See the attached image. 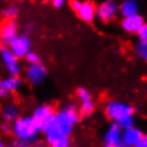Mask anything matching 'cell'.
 I'll use <instances>...</instances> for the list:
<instances>
[{
    "instance_id": "obj_1",
    "label": "cell",
    "mask_w": 147,
    "mask_h": 147,
    "mask_svg": "<svg viewBox=\"0 0 147 147\" xmlns=\"http://www.w3.org/2000/svg\"><path fill=\"white\" fill-rule=\"evenodd\" d=\"M79 120H80L79 110L75 105L71 104L64 109L59 110V111H55L50 125L54 126L59 132H61L62 135L70 136L74 131V127L79 122Z\"/></svg>"
},
{
    "instance_id": "obj_31",
    "label": "cell",
    "mask_w": 147,
    "mask_h": 147,
    "mask_svg": "<svg viewBox=\"0 0 147 147\" xmlns=\"http://www.w3.org/2000/svg\"><path fill=\"white\" fill-rule=\"evenodd\" d=\"M117 145H119V147H131L130 145H127V143H125L123 141H120L119 143H117Z\"/></svg>"
},
{
    "instance_id": "obj_4",
    "label": "cell",
    "mask_w": 147,
    "mask_h": 147,
    "mask_svg": "<svg viewBox=\"0 0 147 147\" xmlns=\"http://www.w3.org/2000/svg\"><path fill=\"white\" fill-rule=\"evenodd\" d=\"M70 6L85 23H92L96 18V4L91 0H70Z\"/></svg>"
},
{
    "instance_id": "obj_9",
    "label": "cell",
    "mask_w": 147,
    "mask_h": 147,
    "mask_svg": "<svg viewBox=\"0 0 147 147\" xmlns=\"http://www.w3.org/2000/svg\"><path fill=\"white\" fill-rule=\"evenodd\" d=\"M0 57H1L3 64L5 65L6 70H8L9 75H19L21 72L19 59L13 54V51L9 49V46L1 45V47H0Z\"/></svg>"
},
{
    "instance_id": "obj_30",
    "label": "cell",
    "mask_w": 147,
    "mask_h": 147,
    "mask_svg": "<svg viewBox=\"0 0 147 147\" xmlns=\"http://www.w3.org/2000/svg\"><path fill=\"white\" fill-rule=\"evenodd\" d=\"M32 28H34V25H32V24L26 25V31H25V34H29V32H31L32 31Z\"/></svg>"
},
{
    "instance_id": "obj_17",
    "label": "cell",
    "mask_w": 147,
    "mask_h": 147,
    "mask_svg": "<svg viewBox=\"0 0 147 147\" xmlns=\"http://www.w3.org/2000/svg\"><path fill=\"white\" fill-rule=\"evenodd\" d=\"M1 117L4 121L13 122L19 117V109L14 104H6L1 110Z\"/></svg>"
},
{
    "instance_id": "obj_14",
    "label": "cell",
    "mask_w": 147,
    "mask_h": 147,
    "mask_svg": "<svg viewBox=\"0 0 147 147\" xmlns=\"http://www.w3.org/2000/svg\"><path fill=\"white\" fill-rule=\"evenodd\" d=\"M143 136H145V135H143V132L140 130V128L134 126V127L127 128V130H123V132H122V140H121V141H123L125 143L130 145L131 147H135L138 142L142 141Z\"/></svg>"
},
{
    "instance_id": "obj_8",
    "label": "cell",
    "mask_w": 147,
    "mask_h": 147,
    "mask_svg": "<svg viewBox=\"0 0 147 147\" xmlns=\"http://www.w3.org/2000/svg\"><path fill=\"white\" fill-rule=\"evenodd\" d=\"M8 46L18 59H24L25 55L30 51L31 41L28 34H21V35H16L9 42Z\"/></svg>"
},
{
    "instance_id": "obj_28",
    "label": "cell",
    "mask_w": 147,
    "mask_h": 147,
    "mask_svg": "<svg viewBox=\"0 0 147 147\" xmlns=\"http://www.w3.org/2000/svg\"><path fill=\"white\" fill-rule=\"evenodd\" d=\"M135 147H147V135L143 136L142 141H141V142H138V143H137V145H136Z\"/></svg>"
},
{
    "instance_id": "obj_24",
    "label": "cell",
    "mask_w": 147,
    "mask_h": 147,
    "mask_svg": "<svg viewBox=\"0 0 147 147\" xmlns=\"http://www.w3.org/2000/svg\"><path fill=\"white\" fill-rule=\"evenodd\" d=\"M78 97L80 98V101H85V100H90L91 97V94L90 91L85 89V87H80V89L78 90Z\"/></svg>"
},
{
    "instance_id": "obj_29",
    "label": "cell",
    "mask_w": 147,
    "mask_h": 147,
    "mask_svg": "<svg viewBox=\"0 0 147 147\" xmlns=\"http://www.w3.org/2000/svg\"><path fill=\"white\" fill-rule=\"evenodd\" d=\"M8 96H9V92H8V91H5L4 89H3V87H0V101L4 100V98H6Z\"/></svg>"
},
{
    "instance_id": "obj_22",
    "label": "cell",
    "mask_w": 147,
    "mask_h": 147,
    "mask_svg": "<svg viewBox=\"0 0 147 147\" xmlns=\"http://www.w3.org/2000/svg\"><path fill=\"white\" fill-rule=\"evenodd\" d=\"M119 125L121 126V128H122V130H127V128H130V127H134V126H135V117H134V115L125 117L123 120L120 121Z\"/></svg>"
},
{
    "instance_id": "obj_16",
    "label": "cell",
    "mask_w": 147,
    "mask_h": 147,
    "mask_svg": "<svg viewBox=\"0 0 147 147\" xmlns=\"http://www.w3.org/2000/svg\"><path fill=\"white\" fill-rule=\"evenodd\" d=\"M140 6L136 0H122L119 4V14L122 18L138 14Z\"/></svg>"
},
{
    "instance_id": "obj_34",
    "label": "cell",
    "mask_w": 147,
    "mask_h": 147,
    "mask_svg": "<svg viewBox=\"0 0 147 147\" xmlns=\"http://www.w3.org/2000/svg\"><path fill=\"white\" fill-rule=\"evenodd\" d=\"M45 1H49V3H51V0H45Z\"/></svg>"
},
{
    "instance_id": "obj_32",
    "label": "cell",
    "mask_w": 147,
    "mask_h": 147,
    "mask_svg": "<svg viewBox=\"0 0 147 147\" xmlns=\"http://www.w3.org/2000/svg\"><path fill=\"white\" fill-rule=\"evenodd\" d=\"M102 147H119V145H113V143H105Z\"/></svg>"
},
{
    "instance_id": "obj_15",
    "label": "cell",
    "mask_w": 147,
    "mask_h": 147,
    "mask_svg": "<svg viewBox=\"0 0 147 147\" xmlns=\"http://www.w3.org/2000/svg\"><path fill=\"white\" fill-rule=\"evenodd\" d=\"M23 85V80L20 79L19 75H9L8 78L0 80V87H3L9 94L16 92Z\"/></svg>"
},
{
    "instance_id": "obj_12",
    "label": "cell",
    "mask_w": 147,
    "mask_h": 147,
    "mask_svg": "<svg viewBox=\"0 0 147 147\" xmlns=\"http://www.w3.org/2000/svg\"><path fill=\"white\" fill-rule=\"evenodd\" d=\"M145 23L146 21L142 15L135 14V15L122 18V20H121V28L127 34H137L138 30L142 28V25Z\"/></svg>"
},
{
    "instance_id": "obj_7",
    "label": "cell",
    "mask_w": 147,
    "mask_h": 147,
    "mask_svg": "<svg viewBox=\"0 0 147 147\" xmlns=\"http://www.w3.org/2000/svg\"><path fill=\"white\" fill-rule=\"evenodd\" d=\"M44 135H45V140L47 145L50 147H70V136L62 135L61 132H59L54 126H51L49 123L45 128L42 130Z\"/></svg>"
},
{
    "instance_id": "obj_18",
    "label": "cell",
    "mask_w": 147,
    "mask_h": 147,
    "mask_svg": "<svg viewBox=\"0 0 147 147\" xmlns=\"http://www.w3.org/2000/svg\"><path fill=\"white\" fill-rule=\"evenodd\" d=\"M0 15L4 18L5 20H11V19H15V18L19 15V8L14 4H10L8 6H5L4 9L1 10Z\"/></svg>"
},
{
    "instance_id": "obj_3",
    "label": "cell",
    "mask_w": 147,
    "mask_h": 147,
    "mask_svg": "<svg viewBox=\"0 0 147 147\" xmlns=\"http://www.w3.org/2000/svg\"><path fill=\"white\" fill-rule=\"evenodd\" d=\"M134 107L121 101H109L105 105V113L112 122L119 123L127 116L134 115Z\"/></svg>"
},
{
    "instance_id": "obj_33",
    "label": "cell",
    "mask_w": 147,
    "mask_h": 147,
    "mask_svg": "<svg viewBox=\"0 0 147 147\" xmlns=\"http://www.w3.org/2000/svg\"><path fill=\"white\" fill-rule=\"evenodd\" d=\"M0 147H6V145H5V142L3 141L1 138H0Z\"/></svg>"
},
{
    "instance_id": "obj_11",
    "label": "cell",
    "mask_w": 147,
    "mask_h": 147,
    "mask_svg": "<svg viewBox=\"0 0 147 147\" xmlns=\"http://www.w3.org/2000/svg\"><path fill=\"white\" fill-rule=\"evenodd\" d=\"M18 35V24L15 19L5 20L0 25V41L1 45L8 46L9 42Z\"/></svg>"
},
{
    "instance_id": "obj_13",
    "label": "cell",
    "mask_w": 147,
    "mask_h": 147,
    "mask_svg": "<svg viewBox=\"0 0 147 147\" xmlns=\"http://www.w3.org/2000/svg\"><path fill=\"white\" fill-rule=\"evenodd\" d=\"M122 132L123 130L117 122H111V125L107 127V130L104 134V141L105 143H113L117 145L122 140Z\"/></svg>"
},
{
    "instance_id": "obj_21",
    "label": "cell",
    "mask_w": 147,
    "mask_h": 147,
    "mask_svg": "<svg viewBox=\"0 0 147 147\" xmlns=\"http://www.w3.org/2000/svg\"><path fill=\"white\" fill-rule=\"evenodd\" d=\"M24 59L28 61V64H39V62H41V59H40V55L36 54L35 51H29V53L25 55Z\"/></svg>"
},
{
    "instance_id": "obj_10",
    "label": "cell",
    "mask_w": 147,
    "mask_h": 147,
    "mask_svg": "<svg viewBox=\"0 0 147 147\" xmlns=\"http://www.w3.org/2000/svg\"><path fill=\"white\" fill-rule=\"evenodd\" d=\"M46 75H47L46 67L41 62H39V64H29L26 70H25L26 80L34 86H39L40 84H42Z\"/></svg>"
},
{
    "instance_id": "obj_2",
    "label": "cell",
    "mask_w": 147,
    "mask_h": 147,
    "mask_svg": "<svg viewBox=\"0 0 147 147\" xmlns=\"http://www.w3.org/2000/svg\"><path fill=\"white\" fill-rule=\"evenodd\" d=\"M40 128L36 126L31 116H21L18 117L11 122V134L15 138L26 141L36 145L38 137L40 134Z\"/></svg>"
},
{
    "instance_id": "obj_23",
    "label": "cell",
    "mask_w": 147,
    "mask_h": 147,
    "mask_svg": "<svg viewBox=\"0 0 147 147\" xmlns=\"http://www.w3.org/2000/svg\"><path fill=\"white\" fill-rule=\"evenodd\" d=\"M34 146H35L34 143L21 141V140H18V138H14L13 141H10L8 145H6V147H34Z\"/></svg>"
},
{
    "instance_id": "obj_20",
    "label": "cell",
    "mask_w": 147,
    "mask_h": 147,
    "mask_svg": "<svg viewBox=\"0 0 147 147\" xmlns=\"http://www.w3.org/2000/svg\"><path fill=\"white\" fill-rule=\"evenodd\" d=\"M135 53L140 59H142L143 61H147V41L138 40V42L135 45Z\"/></svg>"
},
{
    "instance_id": "obj_27",
    "label": "cell",
    "mask_w": 147,
    "mask_h": 147,
    "mask_svg": "<svg viewBox=\"0 0 147 147\" xmlns=\"http://www.w3.org/2000/svg\"><path fill=\"white\" fill-rule=\"evenodd\" d=\"M66 3H67V0H51V4H53V6L56 9L62 8Z\"/></svg>"
},
{
    "instance_id": "obj_25",
    "label": "cell",
    "mask_w": 147,
    "mask_h": 147,
    "mask_svg": "<svg viewBox=\"0 0 147 147\" xmlns=\"http://www.w3.org/2000/svg\"><path fill=\"white\" fill-rule=\"evenodd\" d=\"M138 40H143V41H147V23H145L142 25V28L138 30L137 32Z\"/></svg>"
},
{
    "instance_id": "obj_6",
    "label": "cell",
    "mask_w": 147,
    "mask_h": 147,
    "mask_svg": "<svg viewBox=\"0 0 147 147\" xmlns=\"http://www.w3.org/2000/svg\"><path fill=\"white\" fill-rule=\"evenodd\" d=\"M54 113H55V110L53 106L49 104H42V105H39L34 110L31 117L34 120V122L36 123V126L40 128V131H42L45 126H47L51 122Z\"/></svg>"
},
{
    "instance_id": "obj_5",
    "label": "cell",
    "mask_w": 147,
    "mask_h": 147,
    "mask_svg": "<svg viewBox=\"0 0 147 147\" xmlns=\"http://www.w3.org/2000/svg\"><path fill=\"white\" fill-rule=\"evenodd\" d=\"M119 14V4L116 0H104L96 6V18L102 23H110Z\"/></svg>"
},
{
    "instance_id": "obj_19",
    "label": "cell",
    "mask_w": 147,
    "mask_h": 147,
    "mask_svg": "<svg viewBox=\"0 0 147 147\" xmlns=\"http://www.w3.org/2000/svg\"><path fill=\"white\" fill-rule=\"evenodd\" d=\"M94 110H95V104H94L92 98H90V100L81 101V105L79 107V112L82 116H90L94 112Z\"/></svg>"
},
{
    "instance_id": "obj_26",
    "label": "cell",
    "mask_w": 147,
    "mask_h": 147,
    "mask_svg": "<svg viewBox=\"0 0 147 147\" xmlns=\"http://www.w3.org/2000/svg\"><path fill=\"white\" fill-rule=\"evenodd\" d=\"M0 130H1L3 134H10L11 132V122L9 121H3L0 123Z\"/></svg>"
}]
</instances>
